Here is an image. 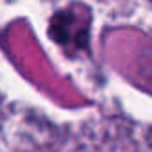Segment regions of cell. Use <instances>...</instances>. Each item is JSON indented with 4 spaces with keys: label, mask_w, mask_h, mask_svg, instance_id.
<instances>
[]
</instances>
